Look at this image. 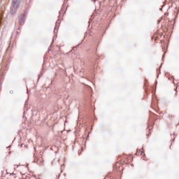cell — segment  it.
<instances>
[{"mask_svg": "<svg viewBox=\"0 0 179 179\" xmlns=\"http://www.w3.org/2000/svg\"><path fill=\"white\" fill-rule=\"evenodd\" d=\"M20 0H12L10 7V13L12 15L16 14L19 7Z\"/></svg>", "mask_w": 179, "mask_h": 179, "instance_id": "6da1fadb", "label": "cell"}, {"mask_svg": "<svg viewBox=\"0 0 179 179\" xmlns=\"http://www.w3.org/2000/svg\"><path fill=\"white\" fill-rule=\"evenodd\" d=\"M4 13H5V9L4 8H2L1 12H0V28L1 26L2 22H3Z\"/></svg>", "mask_w": 179, "mask_h": 179, "instance_id": "7a4b0ae2", "label": "cell"}, {"mask_svg": "<svg viewBox=\"0 0 179 179\" xmlns=\"http://www.w3.org/2000/svg\"><path fill=\"white\" fill-rule=\"evenodd\" d=\"M24 14H22L20 16L19 19V22L20 24H23L24 22Z\"/></svg>", "mask_w": 179, "mask_h": 179, "instance_id": "3957f363", "label": "cell"}]
</instances>
